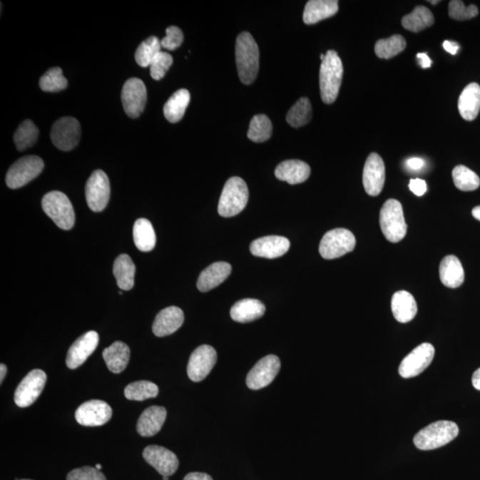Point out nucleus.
<instances>
[{
	"label": "nucleus",
	"instance_id": "nucleus-1",
	"mask_svg": "<svg viewBox=\"0 0 480 480\" xmlns=\"http://www.w3.org/2000/svg\"><path fill=\"white\" fill-rule=\"evenodd\" d=\"M259 48L249 32H242L236 41V63L238 73L245 85H251L257 77L259 71Z\"/></svg>",
	"mask_w": 480,
	"mask_h": 480
},
{
	"label": "nucleus",
	"instance_id": "nucleus-2",
	"mask_svg": "<svg viewBox=\"0 0 480 480\" xmlns=\"http://www.w3.org/2000/svg\"><path fill=\"white\" fill-rule=\"evenodd\" d=\"M344 66L335 50H330L320 65V88L321 99L327 104L335 102L340 91Z\"/></svg>",
	"mask_w": 480,
	"mask_h": 480
},
{
	"label": "nucleus",
	"instance_id": "nucleus-3",
	"mask_svg": "<svg viewBox=\"0 0 480 480\" xmlns=\"http://www.w3.org/2000/svg\"><path fill=\"white\" fill-rule=\"evenodd\" d=\"M459 433L456 422L439 421L426 426L414 438V444L420 450H433L450 443Z\"/></svg>",
	"mask_w": 480,
	"mask_h": 480
},
{
	"label": "nucleus",
	"instance_id": "nucleus-4",
	"mask_svg": "<svg viewBox=\"0 0 480 480\" xmlns=\"http://www.w3.org/2000/svg\"><path fill=\"white\" fill-rule=\"evenodd\" d=\"M248 188L240 178H232L223 187L218 204V213L223 218H233L239 215L247 207Z\"/></svg>",
	"mask_w": 480,
	"mask_h": 480
},
{
	"label": "nucleus",
	"instance_id": "nucleus-5",
	"mask_svg": "<svg viewBox=\"0 0 480 480\" xmlns=\"http://www.w3.org/2000/svg\"><path fill=\"white\" fill-rule=\"evenodd\" d=\"M380 226L386 240L398 243L407 235V225L402 203L396 200L385 202L380 212Z\"/></svg>",
	"mask_w": 480,
	"mask_h": 480
},
{
	"label": "nucleus",
	"instance_id": "nucleus-6",
	"mask_svg": "<svg viewBox=\"0 0 480 480\" xmlns=\"http://www.w3.org/2000/svg\"><path fill=\"white\" fill-rule=\"evenodd\" d=\"M42 208L61 230H68L75 225V212L68 198L61 191H51L42 198Z\"/></svg>",
	"mask_w": 480,
	"mask_h": 480
},
{
	"label": "nucleus",
	"instance_id": "nucleus-7",
	"mask_svg": "<svg viewBox=\"0 0 480 480\" xmlns=\"http://www.w3.org/2000/svg\"><path fill=\"white\" fill-rule=\"evenodd\" d=\"M356 238L346 229H335L325 234L320 244V254L324 259L332 260L354 250Z\"/></svg>",
	"mask_w": 480,
	"mask_h": 480
},
{
	"label": "nucleus",
	"instance_id": "nucleus-8",
	"mask_svg": "<svg viewBox=\"0 0 480 480\" xmlns=\"http://www.w3.org/2000/svg\"><path fill=\"white\" fill-rule=\"evenodd\" d=\"M44 169V161L38 156H26L20 158L11 165L7 172L6 183L10 189L16 190L26 185L31 180L38 178Z\"/></svg>",
	"mask_w": 480,
	"mask_h": 480
},
{
	"label": "nucleus",
	"instance_id": "nucleus-9",
	"mask_svg": "<svg viewBox=\"0 0 480 480\" xmlns=\"http://www.w3.org/2000/svg\"><path fill=\"white\" fill-rule=\"evenodd\" d=\"M111 196L110 180L103 170H96L90 176L86 185V198L93 212H102L109 203Z\"/></svg>",
	"mask_w": 480,
	"mask_h": 480
},
{
	"label": "nucleus",
	"instance_id": "nucleus-10",
	"mask_svg": "<svg viewBox=\"0 0 480 480\" xmlns=\"http://www.w3.org/2000/svg\"><path fill=\"white\" fill-rule=\"evenodd\" d=\"M81 137V125L75 118H61L52 126V143L61 150H73L78 145Z\"/></svg>",
	"mask_w": 480,
	"mask_h": 480
},
{
	"label": "nucleus",
	"instance_id": "nucleus-11",
	"mask_svg": "<svg viewBox=\"0 0 480 480\" xmlns=\"http://www.w3.org/2000/svg\"><path fill=\"white\" fill-rule=\"evenodd\" d=\"M46 379L48 377L44 371L41 369L31 371L18 385L14 393V402L16 405L20 407L32 405L44 389Z\"/></svg>",
	"mask_w": 480,
	"mask_h": 480
},
{
	"label": "nucleus",
	"instance_id": "nucleus-12",
	"mask_svg": "<svg viewBox=\"0 0 480 480\" xmlns=\"http://www.w3.org/2000/svg\"><path fill=\"white\" fill-rule=\"evenodd\" d=\"M121 99L123 108L128 116L136 118L143 113L147 102V89L143 81L133 78L123 86Z\"/></svg>",
	"mask_w": 480,
	"mask_h": 480
},
{
	"label": "nucleus",
	"instance_id": "nucleus-13",
	"mask_svg": "<svg viewBox=\"0 0 480 480\" xmlns=\"http://www.w3.org/2000/svg\"><path fill=\"white\" fill-rule=\"evenodd\" d=\"M435 349L433 345L424 342L417 346L402 360L399 368V373L403 378H412L419 375L434 359Z\"/></svg>",
	"mask_w": 480,
	"mask_h": 480
},
{
	"label": "nucleus",
	"instance_id": "nucleus-14",
	"mask_svg": "<svg viewBox=\"0 0 480 480\" xmlns=\"http://www.w3.org/2000/svg\"><path fill=\"white\" fill-rule=\"evenodd\" d=\"M218 361V353L209 345H201L191 354L188 363V377L195 382H201L208 377Z\"/></svg>",
	"mask_w": 480,
	"mask_h": 480
},
{
	"label": "nucleus",
	"instance_id": "nucleus-15",
	"mask_svg": "<svg viewBox=\"0 0 480 480\" xmlns=\"http://www.w3.org/2000/svg\"><path fill=\"white\" fill-rule=\"evenodd\" d=\"M280 366V360L275 355H268L259 360L247 374V387L256 391L270 385L279 374Z\"/></svg>",
	"mask_w": 480,
	"mask_h": 480
},
{
	"label": "nucleus",
	"instance_id": "nucleus-16",
	"mask_svg": "<svg viewBox=\"0 0 480 480\" xmlns=\"http://www.w3.org/2000/svg\"><path fill=\"white\" fill-rule=\"evenodd\" d=\"M113 409L103 400H90L78 407L75 413L76 420L79 424L96 427L102 426L111 420Z\"/></svg>",
	"mask_w": 480,
	"mask_h": 480
},
{
	"label": "nucleus",
	"instance_id": "nucleus-17",
	"mask_svg": "<svg viewBox=\"0 0 480 480\" xmlns=\"http://www.w3.org/2000/svg\"><path fill=\"white\" fill-rule=\"evenodd\" d=\"M385 182V165L380 155L371 153L364 163L363 184L366 193L377 197L384 189Z\"/></svg>",
	"mask_w": 480,
	"mask_h": 480
},
{
	"label": "nucleus",
	"instance_id": "nucleus-18",
	"mask_svg": "<svg viewBox=\"0 0 480 480\" xmlns=\"http://www.w3.org/2000/svg\"><path fill=\"white\" fill-rule=\"evenodd\" d=\"M143 456L162 476L175 474L179 466L178 456L172 451L160 446H149L143 450Z\"/></svg>",
	"mask_w": 480,
	"mask_h": 480
},
{
	"label": "nucleus",
	"instance_id": "nucleus-19",
	"mask_svg": "<svg viewBox=\"0 0 480 480\" xmlns=\"http://www.w3.org/2000/svg\"><path fill=\"white\" fill-rule=\"evenodd\" d=\"M99 342V335L96 331H89L77 339L68 349L66 364L70 369H76L96 351Z\"/></svg>",
	"mask_w": 480,
	"mask_h": 480
},
{
	"label": "nucleus",
	"instance_id": "nucleus-20",
	"mask_svg": "<svg viewBox=\"0 0 480 480\" xmlns=\"http://www.w3.org/2000/svg\"><path fill=\"white\" fill-rule=\"evenodd\" d=\"M290 241L280 236H267L252 242L250 251L258 257L275 259L287 254Z\"/></svg>",
	"mask_w": 480,
	"mask_h": 480
},
{
	"label": "nucleus",
	"instance_id": "nucleus-21",
	"mask_svg": "<svg viewBox=\"0 0 480 480\" xmlns=\"http://www.w3.org/2000/svg\"><path fill=\"white\" fill-rule=\"evenodd\" d=\"M184 321V314L178 307L171 306L162 310L158 314L153 325V331L158 337H164L174 334Z\"/></svg>",
	"mask_w": 480,
	"mask_h": 480
},
{
	"label": "nucleus",
	"instance_id": "nucleus-22",
	"mask_svg": "<svg viewBox=\"0 0 480 480\" xmlns=\"http://www.w3.org/2000/svg\"><path fill=\"white\" fill-rule=\"evenodd\" d=\"M232 265L228 262H218L213 263L205 269L198 277L197 287L200 292H208L214 290L232 273Z\"/></svg>",
	"mask_w": 480,
	"mask_h": 480
},
{
	"label": "nucleus",
	"instance_id": "nucleus-23",
	"mask_svg": "<svg viewBox=\"0 0 480 480\" xmlns=\"http://www.w3.org/2000/svg\"><path fill=\"white\" fill-rule=\"evenodd\" d=\"M167 418V410L163 407H149L141 414L137 422V432L142 436H153L162 429Z\"/></svg>",
	"mask_w": 480,
	"mask_h": 480
},
{
	"label": "nucleus",
	"instance_id": "nucleus-24",
	"mask_svg": "<svg viewBox=\"0 0 480 480\" xmlns=\"http://www.w3.org/2000/svg\"><path fill=\"white\" fill-rule=\"evenodd\" d=\"M276 178L292 185L305 183L310 175V165L301 160H286L275 169Z\"/></svg>",
	"mask_w": 480,
	"mask_h": 480
},
{
	"label": "nucleus",
	"instance_id": "nucleus-25",
	"mask_svg": "<svg viewBox=\"0 0 480 480\" xmlns=\"http://www.w3.org/2000/svg\"><path fill=\"white\" fill-rule=\"evenodd\" d=\"M439 279L444 286L457 288L464 284V270L456 255H446L439 265Z\"/></svg>",
	"mask_w": 480,
	"mask_h": 480
},
{
	"label": "nucleus",
	"instance_id": "nucleus-26",
	"mask_svg": "<svg viewBox=\"0 0 480 480\" xmlns=\"http://www.w3.org/2000/svg\"><path fill=\"white\" fill-rule=\"evenodd\" d=\"M392 310L395 320L400 323H409L417 314L416 299L407 291H398L393 295Z\"/></svg>",
	"mask_w": 480,
	"mask_h": 480
},
{
	"label": "nucleus",
	"instance_id": "nucleus-27",
	"mask_svg": "<svg viewBox=\"0 0 480 480\" xmlns=\"http://www.w3.org/2000/svg\"><path fill=\"white\" fill-rule=\"evenodd\" d=\"M337 0H310L306 4L303 12V21L310 25L327 19L338 12Z\"/></svg>",
	"mask_w": 480,
	"mask_h": 480
},
{
	"label": "nucleus",
	"instance_id": "nucleus-28",
	"mask_svg": "<svg viewBox=\"0 0 480 480\" xmlns=\"http://www.w3.org/2000/svg\"><path fill=\"white\" fill-rule=\"evenodd\" d=\"M458 110L465 121H472L480 111V86L471 83L464 89L458 101Z\"/></svg>",
	"mask_w": 480,
	"mask_h": 480
},
{
	"label": "nucleus",
	"instance_id": "nucleus-29",
	"mask_svg": "<svg viewBox=\"0 0 480 480\" xmlns=\"http://www.w3.org/2000/svg\"><path fill=\"white\" fill-rule=\"evenodd\" d=\"M265 306L261 301L251 298L243 299L233 306L230 317L237 322L248 323L265 315Z\"/></svg>",
	"mask_w": 480,
	"mask_h": 480
},
{
	"label": "nucleus",
	"instance_id": "nucleus-30",
	"mask_svg": "<svg viewBox=\"0 0 480 480\" xmlns=\"http://www.w3.org/2000/svg\"><path fill=\"white\" fill-rule=\"evenodd\" d=\"M103 357L108 369L114 374H120L126 369L129 362L130 349L122 342H115L110 347L104 349Z\"/></svg>",
	"mask_w": 480,
	"mask_h": 480
},
{
	"label": "nucleus",
	"instance_id": "nucleus-31",
	"mask_svg": "<svg viewBox=\"0 0 480 480\" xmlns=\"http://www.w3.org/2000/svg\"><path fill=\"white\" fill-rule=\"evenodd\" d=\"M113 274L121 290H132L135 285L136 265L129 255L123 254L118 256L114 262Z\"/></svg>",
	"mask_w": 480,
	"mask_h": 480
},
{
	"label": "nucleus",
	"instance_id": "nucleus-32",
	"mask_svg": "<svg viewBox=\"0 0 480 480\" xmlns=\"http://www.w3.org/2000/svg\"><path fill=\"white\" fill-rule=\"evenodd\" d=\"M133 241L136 247L142 252L153 250L156 245V234L149 220L141 218L133 225Z\"/></svg>",
	"mask_w": 480,
	"mask_h": 480
},
{
	"label": "nucleus",
	"instance_id": "nucleus-33",
	"mask_svg": "<svg viewBox=\"0 0 480 480\" xmlns=\"http://www.w3.org/2000/svg\"><path fill=\"white\" fill-rule=\"evenodd\" d=\"M190 101L187 89H180L173 95L164 106V115L169 122L178 123L184 116Z\"/></svg>",
	"mask_w": 480,
	"mask_h": 480
},
{
	"label": "nucleus",
	"instance_id": "nucleus-34",
	"mask_svg": "<svg viewBox=\"0 0 480 480\" xmlns=\"http://www.w3.org/2000/svg\"><path fill=\"white\" fill-rule=\"evenodd\" d=\"M434 24V16L431 10L424 6H418L412 13L402 18V26L407 31L419 32Z\"/></svg>",
	"mask_w": 480,
	"mask_h": 480
},
{
	"label": "nucleus",
	"instance_id": "nucleus-35",
	"mask_svg": "<svg viewBox=\"0 0 480 480\" xmlns=\"http://www.w3.org/2000/svg\"><path fill=\"white\" fill-rule=\"evenodd\" d=\"M312 103L307 97H302L295 103L287 115L288 124L293 128H297L308 124L312 120Z\"/></svg>",
	"mask_w": 480,
	"mask_h": 480
},
{
	"label": "nucleus",
	"instance_id": "nucleus-36",
	"mask_svg": "<svg viewBox=\"0 0 480 480\" xmlns=\"http://www.w3.org/2000/svg\"><path fill=\"white\" fill-rule=\"evenodd\" d=\"M406 39L400 35H393L391 38L380 39L374 46V51L379 58L391 59L406 49Z\"/></svg>",
	"mask_w": 480,
	"mask_h": 480
},
{
	"label": "nucleus",
	"instance_id": "nucleus-37",
	"mask_svg": "<svg viewBox=\"0 0 480 480\" xmlns=\"http://www.w3.org/2000/svg\"><path fill=\"white\" fill-rule=\"evenodd\" d=\"M161 41L157 37L151 36L148 38L136 49L135 58L137 64L143 68L150 67L155 57L161 52Z\"/></svg>",
	"mask_w": 480,
	"mask_h": 480
},
{
	"label": "nucleus",
	"instance_id": "nucleus-38",
	"mask_svg": "<svg viewBox=\"0 0 480 480\" xmlns=\"http://www.w3.org/2000/svg\"><path fill=\"white\" fill-rule=\"evenodd\" d=\"M39 129L30 120L24 121L14 133V141L18 150H25L37 142Z\"/></svg>",
	"mask_w": 480,
	"mask_h": 480
},
{
	"label": "nucleus",
	"instance_id": "nucleus-39",
	"mask_svg": "<svg viewBox=\"0 0 480 480\" xmlns=\"http://www.w3.org/2000/svg\"><path fill=\"white\" fill-rule=\"evenodd\" d=\"M272 133V124L266 115H256L252 118L247 132L248 139L255 143L266 142Z\"/></svg>",
	"mask_w": 480,
	"mask_h": 480
},
{
	"label": "nucleus",
	"instance_id": "nucleus-40",
	"mask_svg": "<svg viewBox=\"0 0 480 480\" xmlns=\"http://www.w3.org/2000/svg\"><path fill=\"white\" fill-rule=\"evenodd\" d=\"M126 398L136 402L156 398L158 394V387L153 382L149 381H138L132 382L125 389Z\"/></svg>",
	"mask_w": 480,
	"mask_h": 480
},
{
	"label": "nucleus",
	"instance_id": "nucleus-41",
	"mask_svg": "<svg viewBox=\"0 0 480 480\" xmlns=\"http://www.w3.org/2000/svg\"><path fill=\"white\" fill-rule=\"evenodd\" d=\"M454 185L463 191L477 190L480 185V179L475 172L465 165H457L452 173Z\"/></svg>",
	"mask_w": 480,
	"mask_h": 480
},
{
	"label": "nucleus",
	"instance_id": "nucleus-42",
	"mask_svg": "<svg viewBox=\"0 0 480 480\" xmlns=\"http://www.w3.org/2000/svg\"><path fill=\"white\" fill-rule=\"evenodd\" d=\"M39 86L44 92L56 93L64 90L68 86L67 79L59 67L50 68L42 76Z\"/></svg>",
	"mask_w": 480,
	"mask_h": 480
},
{
	"label": "nucleus",
	"instance_id": "nucleus-43",
	"mask_svg": "<svg viewBox=\"0 0 480 480\" xmlns=\"http://www.w3.org/2000/svg\"><path fill=\"white\" fill-rule=\"evenodd\" d=\"M449 16L454 20L465 21L477 16L479 9L475 5L466 6L460 0H452L449 3Z\"/></svg>",
	"mask_w": 480,
	"mask_h": 480
},
{
	"label": "nucleus",
	"instance_id": "nucleus-44",
	"mask_svg": "<svg viewBox=\"0 0 480 480\" xmlns=\"http://www.w3.org/2000/svg\"><path fill=\"white\" fill-rule=\"evenodd\" d=\"M173 64V57L165 52L158 53L150 66L151 78L160 81L165 77Z\"/></svg>",
	"mask_w": 480,
	"mask_h": 480
},
{
	"label": "nucleus",
	"instance_id": "nucleus-45",
	"mask_svg": "<svg viewBox=\"0 0 480 480\" xmlns=\"http://www.w3.org/2000/svg\"><path fill=\"white\" fill-rule=\"evenodd\" d=\"M165 34L167 36L164 39H162L161 41L162 48L174 51V50L178 49L183 44V34L178 27H168L167 31H165Z\"/></svg>",
	"mask_w": 480,
	"mask_h": 480
},
{
	"label": "nucleus",
	"instance_id": "nucleus-46",
	"mask_svg": "<svg viewBox=\"0 0 480 480\" xmlns=\"http://www.w3.org/2000/svg\"><path fill=\"white\" fill-rule=\"evenodd\" d=\"M67 480H106V478L96 468L85 466L71 471L67 475Z\"/></svg>",
	"mask_w": 480,
	"mask_h": 480
},
{
	"label": "nucleus",
	"instance_id": "nucleus-47",
	"mask_svg": "<svg viewBox=\"0 0 480 480\" xmlns=\"http://www.w3.org/2000/svg\"><path fill=\"white\" fill-rule=\"evenodd\" d=\"M409 189L417 196L422 197L427 191V183L425 180L419 178L412 179L409 183Z\"/></svg>",
	"mask_w": 480,
	"mask_h": 480
},
{
	"label": "nucleus",
	"instance_id": "nucleus-48",
	"mask_svg": "<svg viewBox=\"0 0 480 480\" xmlns=\"http://www.w3.org/2000/svg\"><path fill=\"white\" fill-rule=\"evenodd\" d=\"M407 167L413 171H419L424 168L425 162L420 158H411L407 160Z\"/></svg>",
	"mask_w": 480,
	"mask_h": 480
},
{
	"label": "nucleus",
	"instance_id": "nucleus-49",
	"mask_svg": "<svg viewBox=\"0 0 480 480\" xmlns=\"http://www.w3.org/2000/svg\"><path fill=\"white\" fill-rule=\"evenodd\" d=\"M443 48L446 52L454 56L456 55L458 50L460 49V46L456 42L446 41L443 43Z\"/></svg>",
	"mask_w": 480,
	"mask_h": 480
},
{
	"label": "nucleus",
	"instance_id": "nucleus-50",
	"mask_svg": "<svg viewBox=\"0 0 480 480\" xmlns=\"http://www.w3.org/2000/svg\"><path fill=\"white\" fill-rule=\"evenodd\" d=\"M183 480H213L211 476L201 472H190L187 474Z\"/></svg>",
	"mask_w": 480,
	"mask_h": 480
},
{
	"label": "nucleus",
	"instance_id": "nucleus-51",
	"mask_svg": "<svg viewBox=\"0 0 480 480\" xmlns=\"http://www.w3.org/2000/svg\"><path fill=\"white\" fill-rule=\"evenodd\" d=\"M418 63L422 68H427L432 66V60L429 59L427 53H417Z\"/></svg>",
	"mask_w": 480,
	"mask_h": 480
},
{
	"label": "nucleus",
	"instance_id": "nucleus-52",
	"mask_svg": "<svg viewBox=\"0 0 480 480\" xmlns=\"http://www.w3.org/2000/svg\"><path fill=\"white\" fill-rule=\"evenodd\" d=\"M471 382L474 387L480 391V368L474 372V375H472Z\"/></svg>",
	"mask_w": 480,
	"mask_h": 480
},
{
	"label": "nucleus",
	"instance_id": "nucleus-53",
	"mask_svg": "<svg viewBox=\"0 0 480 480\" xmlns=\"http://www.w3.org/2000/svg\"><path fill=\"white\" fill-rule=\"evenodd\" d=\"M7 372V367L5 364H0V382L4 381L5 379Z\"/></svg>",
	"mask_w": 480,
	"mask_h": 480
},
{
	"label": "nucleus",
	"instance_id": "nucleus-54",
	"mask_svg": "<svg viewBox=\"0 0 480 480\" xmlns=\"http://www.w3.org/2000/svg\"><path fill=\"white\" fill-rule=\"evenodd\" d=\"M472 215H474L475 219H477L479 221H480V205L472 209Z\"/></svg>",
	"mask_w": 480,
	"mask_h": 480
},
{
	"label": "nucleus",
	"instance_id": "nucleus-55",
	"mask_svg": "<svg viewBox=\"0 0 480 480\" xmlns=\"http://www.w3.org/2000/svg\"><path fill=\"white\" fill-rule=\"evenodd\" d=\"M96 468L97 469V470H99V471H100L101 469H102V465H101V464H96Z\"/></svg>",
	"mask_w": 480,
	"mask_h": 480
},
{
	"label": "nucleus",
	"instance_id": "nucleus-56",
	"mask_svg": "<svg viewBox=\"0 0 480 480\" xmlns=\"http://www.w3.org/2000/svg\"><path fill=\"white\" fill-rule=\"evenodd\" d=\"M325 56H326V55H324V53H322V55L320 56V59L323 61L325 59Z\"/></svg>",
	"mask_w": 480,
	"mask_h": 480
},
{
	"label": "nucleus",
	"instance_id": "nucleus-57",
	"mask_svg": "<svg viewBox=\"0 0 480 480\" xmlns=\"http://www.w3.org/2000/svg\"><path fill=\"white\" fill-rule=\"evenodd\" d=\"M429 3H432V5H436V3H439V0L438 1H429Z\"/></svg>",
	"mask_w": 480,
	"mask_h": 480
},
{
	"label": "nucleus",
	"instance_id": "nucleus-58",
	"mask_svg": "<svg viewBox=\"0 0 480 480\" xmlns=\"http://www.w3.org/2000/svg\"><path fill=\"white\" fill-rule=\"evenodd\" d=\"M163 480H169V477H168V476H163Z\"/></svg>",
	"mask_w": 480,
	"mask_h": 480
},
{
	"label": "nucleus",
	"instance_id": "nucleus-59",
	"mask_svg": "<svg viewBox=\"0 0 480 480\" xmlns=\"http://www.w3.org/2000/svg\"><path fill=\"white\" fill-rule=\"evenodd\" d=\"M20 480H31V479H20Z\"/></svg>",
	"mask_w": 480,
	"mask_h": 480
}]
</instances>
